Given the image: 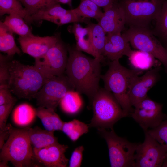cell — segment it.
I'll list each match as a JSON object with an SVG mask.
<instances>
[{"label": "cell", "instance_id": "3", "mask_svg": "<svg viewBox=\"0 0 167 167\" xmlns=\"http://www.w3.org/2000/svg\"><path fill=\"white\" fill-rule=\"evenodd\" d=\"M8 85L12 93L19 98L31 100L49 78L34 65L30 66L11 60Z\"/></svg>", "mask_w": 167, "mask_h": 167}, {"label": "cell", "instance_id": "31", "mask_svg": "<svg viewBox=\"0 0 167 167\" xmlns=\"http://www.w3.org/2000/svg\"><path fill=\"white\" fill-rule=\"evenodd\" d=\"M161 145L167 152V119L156 127L146 130Z\"/></svg>", "mask_w": 167, "mask_h": 167}, {"label": "cell", "instance_id": "18", "mask_svg": "<svg viewBox=\"0 0 167 167\" xmlns=\"http://www.w3.org/2000/svg\"><path fill=\"white\" fill-rule=\"evenodd\" d=\"M27 130L29 140L34 148L40 149L58 143L54 132L37 126L27 128Z\"/></svg>", "mask_w": 167, "mask_h": 167}, {"label": "cell", "instance_id": "27", "mask_svg": "<svg viewBox=\"0 0 167 167\" xmlns=\"http://www.w3.org/2000/svg\"><path fill=\"white\" fill-rule=\"evenodd\" d=\"M87 26L90 30L91 40L96 51L102 56L106 40V33L102 27L98 23H90Z\"/></svg>", "mask_w": 167, "mask_h": 167}, {"label": "cell", "instance_id": "11", "mask_svg": "<svg viewBox=\"0 0 167 167\" xmlns=\"http://www.w3.org/2000/svg\"><path fill=\"white\" fill-rule=\"evenodd\" d=\"M145 139L142 143H139L134 157L133 167H162L167 152L158 142L146 131Z\"/></svg>", "mask_w": 167, "mask_h": 167}, {"label": "cell", "instance_id": "35", "mask_svg": "<svg viewBox=\"0 0 167 167\" xmlns=\"http://www.w3.org/2000/svg\"><path fill=\"white\" fill-rule=\"evenodd\" d=\"M84 148L83 146L77 147L73 152L69 160V167H80L82 162Z\"/></svg>", "mask_w": 167, "mask_h": 167}, {"label": "cell", "instance_id": "2", "mask_svg": "<svg viewBox=\"0 0 167 167\" xmlns=\"http://www.w3.org/2000/svg\"><path fill=\"white\" fill-rule=\"evenodd\" d=\"M142 73L139 70L128 69L121 65L119 60H114L111 61L107 71L101 75L105 88L113 94L126 116L130 115L134 109L129 99L131 86Z\"/></svg>", "mask_w": 167, "mask_h": 167}, {"label": "cell", "instance_id": "42", "mask_svg": "<svg viewBox=\"0 0 167 167\" xmlns=\"http://www.w3.org/2000/svg\"><path fill=\"white\" fill-rule=\"evenodd\" d=\"M165 40L166 41L167 45V38Z\"/></svg>", "mask_w": 167, "mask_h": 167}, {"label": "cell", "instance_id": "33", "mask_svg": "<svg viewBox=\"0 0 167 167\" xmlns=\"http://www.w3.org/2000/svg\"><path fill=\"white\" fill-rule=\"evenodd\" d=\"M11 58L0 54V85H8L10 78V64Z\"/></svg>", "mask_w": 167, "mask_h": 167}, {"label": "cell", "instance_id": "16", "mask_svg": "<svg viewBox=\"0 0 167 167\" xmlns=\"http://www.w3.org/2000/svg\"><path fill=\"white\" fill-rule=\"evenodd\" d=\"M98 23L107 34L121 33L124 30L125 15L119 1L104 11Z\"/></svg>", "mask_w": 167, "mask_h": 167}, {"label": "cell", "instance_id": "38", "mask_svg": "<svg viewBox=\"0 0 167 167\" xmlns=\"http://www.w3.org/2000/svg\"><path fill=\"white\" fill-rule=\"evenodd\" d=\"M100 7H102L104 11L111 6L119 0H90Z\"/></svg>", "mask_w": 167, "mask_h": 167}, {"label": "cell", "instance_id": "23", "mask_svg": "<svg viewBox=\"0 0 167 167\" xmlns=\"http://www.w3.org/2000/svg\"><path fill=\"white\" fill-rule=\"evenodd\" d=\"M24 18L16 14H11L6 17L3 23L12 32L22 37L33 36Z\"/></svg>", "mask_w": 167, "mask_h": 167}, {"label": "cell", "instance_id": "40", "mask_svg": "<svg viewBox=\"0 0 167 167\" xmlns=\"http://www.w3.org/2000/svg\"><path fill=\"white\" fill-rule=\"evenodd\" d=\"M59 3L67 4L71 6V5L72 0H56Z\"/></svg>", "mask_w": 167, "mask_h": 167}, {"label": "cell", "instance_id": "12", "mask_svg": "<svg viewBox=\"0 0 167 167\" xmlns=\"http://www.w3.org/2000/svg\"><path fill=\"white\" fill-rule=\"evenodd\" d=\"M134 107L130 115L144 131L156 127L167 119V116L162 112L163 105L148 96Z\"/></svg>", "mask_w": 167, "mask_h": 167}, {"label": "cell", "instance_id": "37", "mask_svg": "<svg viewBox=\"0 0 167 167\" xmlns=\"http://www.w3.org/2000/svg\"><path fill=\"white\" fill-rule=\"evenodd\" d=\"M71 28V31L74 34L76 41L79 39L88 37L90 35V30L87 26L85 28H83L79 24L75 23H74Z\"/></svg>", "mask_w": 167, "mask_h": 167}, {"label": "cell", "instance_id": "19", "mask_svg": "<svg viewBox=\"0 0 167 167\" xmlns=\"http://www.w3.org/2000/svg\"><path fill=\"white\" fill-rule=\"evenodd\" d=\"M35 109L36 116L40 118L46 130L53 132L62 130L64 122L55 113V110L39 107Z\"/></svg>", "mask_w": 167, "mask_h": 167}, {"label": "cell", "instance_id": "41", "mask_svg": "<svg viewBox=\"0 0 167 167\" xmlns=\"http://www.w3.org/2000/svg\"><path fill=\"white\" fill-rule=\"evenodd\" d=\"M163 167H167V156L165 159L162 165Z\"/></svg>", "mask_w": 167, "mask_h": 167}, {"label": "cell", "instance_id": "13", "mask_svg": "<svg viewBox=\"0 0 167 167\" xmlns=\"http://www.w3.org/2000/svg\"><path fill=\"white\" fill-rule=\"evenodd\" d=\"M68 146L58 143L40 149L33 148L35 159L38 164L47 167H66L69 160L65 153Z\"/></svg>", "mask_w": 167, "mask_h": 167}, {"label": "cell", "instance_id": "28", "mask_svg": "<svg viewBox=\"0 0 167 167\" xmlns=\"http://www.w3.org/2000/svg\"><path fill=\"white\" fill-rule=\"evenodd\" d=\"M16 14L28 23L31 22L27 16L26 10L19 0H0V15Z\"/></svg>", "mask_w": 167, "mask_h": 167}, {"label": "cell", "instance_id": "17", "mask_svg": "<svg viewBox=\"0 0 167 167\" xmlns=\"http://www.w3.org/2000/svg\"><path fill=\"white\" fill-rule=\"evenodd\" d=\"M132 51L123 33L107 34L102 55L111 61L119 60L124 56L129 57Z\"/></svg>", "mask_w": 167, "mask_h": 167}, {"label": "cell", "instance_id": "10", "mask_svg": "<svg viewBox=\"0 0 167 167\" xmlns=\"http://www.w3.org/2000/svg\"><path fill=\"white\" fill-rule=\"evenodd\" d=\"M67 47L59 40L43 56L35 59L34 66L49 78L63 75L68 59Z\"/></svg>", "mask_w": 167, "mask_h": 167}, {"label": "cell", "instance_id": "15", "mask_svg": "<svg viewBox=\"0 0 167 167\" xmlns=\"http://www.w3.org/2000/svg\"><path fill=\"white\" fill-rule=\"evenodd\" d=\"M59 40L56 36L39 37L34 35L19 36L18 41L23 52L35 59L44 55Z\"/></svg>", "mask_w": 167, "mask_h": 167}, {"label": "cell", "instance_id": "14", "mask_svg": "<svg viewBox=\"0 0 167 167\" xmlns=\"http://www.w3.org/2000/svg\"><path fill=\"white\" fill-rule=\"evenodd\" d=\"M161 69L160 66L155 67L135 79L132 84L129 94V101L132 106L148 96V92L160 79L159 72Z\"/></svg>", "mask_w": 167, "mask_h": 167}, {"label": "cell", "instance_id": "25", "mask_svg": "<svg viewBox=\"0 0 167 167\" xmlns=\"http://www.w3.org/2000/svg\"><path fill=\"white\" fill-rule=\"evenodd\" d=\"M80 0L79 5L73 11L81 17L93 18L98 22L103 13L100 7L90 0Z\"/></svg>", "mask_w": 167, "mask_h": 167}, {"label": "cell", "instance_id": "32", "mask_svg": "<svg viewBox=\"0 0 167 167\" xmlns=\"http://www.w3.org/2000/svg\"><path fill=\"white\" fill-rule=\"evenodd\" d=\"M76 50L83 51L93 56L95 58L104 59V57L98 54L94 49L91 40V36L79 39L76 41Z\"/></svg>", "mask_w": 167, "mask_h": 167}, {"label": "cell", "instance_id": "34", "mask_svg": "<svg viewBox=\"0 0 167 167\" xmlns=\"http://www.w3.org/2000/svg\"><path fill=\"white\" fill-rule=\"evenodd\" d=\"M16 101L15 98L10 102L0 105V131L6 130L9 126L6 125L9 115Z\"/></svg>", "mask_w": 167, "mask_h": 167}, {"label": "cell", "instance_id": "39", "mask_svg": "<svg viewBox=\"0 0 167 167\" xmlns=\"http://www.w3.org/2000/svg\"><path fill=\"white\" fill-rule=\"evenodd\" d=\"M11 126H9V128L7 130L0 131V148H2L5 143V141L6 138L9 137L10 134Z\"/></svg>", "mask_w": 167, "mask_h": 167}, {"label": "cell", "instance_id": "36", "mask_svg": "<svg viewBox=\"0 0 167 167\" xmlns=\"http://www.w3.org/2000/svg\"><path fill=\"white\" fill-rule=\"evenodd\" d=\"M11 93L8 85H0V105L8 103L15 99Z\"/></svg>", "mask_w": 167, "mask_h": 167}, {"label": "cell", "instance_id": "6", "mask_svg": "<svg viewBox=\"0 0 167 167\" xmlns=\"http://www.w3.org/2000/svg\"><path fill=\"white\" fill-rule=\"evenodd\" d=\"M165 0H119L124 11L126 24L130 27L148 28L156 21Z\"/></svg>", "mask_w": 167, "mask_h": 167}, {"label": "cell", "instance_id": "5", "mask_svg": "<svg viewBox=\"0 0 167 167\" xmlns=\"http://www.w3.org/2000/svg\"><path fill=\"white\" fill-rule=\"evenodd\" d=\"M91 101L93 116L89 127L112 129L117 121L126 116L113 94L105 88H99Z\"/></svg>", "mask_w": 167, "mask_h": 167}, {"label": "cell", "instance_id": "30", "mask_svg": "<svg viewBox=\"0 0 167 167\" xmlns=\"http://www.w3.org/2000/svg\"><path fill=\"white\" fill-rule=\"evenodd\" d=\"M153 33L164 40L167 38V0L164 1L161 13L156 21Z\"/></svg>", "mask_w": 167, "mask_h": 167}, {"label": "cell", "instance_id": "22", "mask_svg": "<svg viewBox=\"0 0 167 167\" xmlns=\"http://www.w3.org/2000/svg\"><path fill=\"white\" fill-rule=\"evenodd\" d=\"M36 116V109L27 103H23L14 109L12 114L14 122L17 125L24 126L30 124Z\"/></svg>", "mask_w": 167, "mask_h": 167}, {"label": "cell", "instance_id": "29", "mask_svg": "<svg viewBox=\"0 0 167 167\" xmlns=\"http://www.w3.org/2000/svg\"><path fill=\"white\" fill-rule=\"evenodd\" d=\"M26 10L31 23V16L40 11L47 8L58 3L56 0H19Z\"/></svg>", "mask_w": 167, "mask_h": 167}, {"label": "cell", "instance_id": "24", "mask_svg": "<svg viewBox=\"0 0 167 167\" xmlns=\"http://www.w3.org/2000/svg\"><path fill=\"white\" fill-rule=\"evenodd\" d=\"M59 104L62 110L70 114H75L81 109L82 101L77 91L71 90L67 92L61 99Z\"/></svg>", "mask_w": 167, "mask_h": 167}, {"label": "cell", "instance_id": "9", "mask_svg": "<svg viewBox=\"0 0 167 167\" xmlns=\"http://www.w3.org/2000/svg\"><path fill=\"white\" fill-rule=\"evenodd\" d=\"M74 88L67 76L63 75L49 79L36 94L38 107L55 110L61 99Z\"/></svg>", "mask_w": 167, "mask_h": 167}, {"label": "cell", "instance_id": "26", "mask_svg": "<svg viewBox=\"0 0 167 167\" xmlns=\"http://www.w3.org/2000/svg\"><path fill=\"white\" fill-rule=\"evenodd\" d=\"M88 125L74 119L68 122H64L61 131L73 141H75L83 135L89 131Z\"/></svg>", "mask_w": 167, "mask_h": 167}, {"label": "cell", "instance_id": "1", "mask_svg": "<svg viewBox=\"0 0 167 167\" xmlns=\"http://www.w3.org/2000/svg\"><path fill=\"white\" fill-rule=\"evenodd\" d=\"M67 49L66 76L76 91L86 95L91 101L100 88L101 62L103 59L91 58L68 46Z\"/></svg>", "mask_w": 167, "mask_h": 167}, {"label": "cell", "instance_id": "21", "mask_svg": "<svg viewBox=\"0 0 167 167\" xmlns=\"http://www.w3.org/2000/svg\"><path fill=\"white\" fill-rule=\"evenodd\" d=\"M128 58L131 64L136 70H148L154 66H160L153 56L140 50H133Z\"/></svg>", "mask_w": 167, "mask_h": 167}, {"label": "cell", "instance_id": "8", "mask_svg": "<svg viewBox=\"0 0 167 167\" xmlns=\"http://www.w3.org/2000/svg\"><path fill=\"white\" fill-rule=\"evenodd\" d=\"M123 33L133 47L157 59L167 71V49L156 38L153 32L147 28L130 27Z\"/></svg>", "mask_w": 167, "mask_h": 167}, {"label": "cell", "instance_id": "4", "mask_svg": "<svg viewBox=\"0 0 167 167\" xmlns=\"http://www.w3.org/2000/svg\"><path fill=\"white\" fill-rule=\"evenodd\" d=\"M32 145L27 128L11 127L9 136L1 149L0 167H8V162L16 167L38 166Z\"/></svg>", "mask_w": 167, "mask_h": 167}, {"label": "cell", "instance_id": "20", "mask_svg": "<svg viewBox=\"0 0 167 167\" xmlns=\"http://www.w3.org/2000/svg\"><path fill=\"white\" fill-rule=\"evenodd\" d=\"M13 33L3 22H0V50L11 57L21 52L15 43Z\"/></svg>", "mask_w": 167, "mask_h": 167}, {"label": "cell", "instance_id": "7", "mask_svg": "<svg viewBox=\"0 0 167 167\" xmlns=\"http://www.w3.org/2000/svg\"><path fill=\"white\" fill-rule=\"evenodd\" d=\"M97 130L106 142L111 167H133L135 155L139 143H132L118 136L113 129L110 131L104 128Z\"/></svg>", "mask_w": 167, "mask_h": 167}]
</instances>
